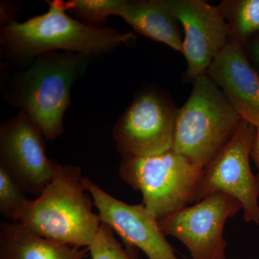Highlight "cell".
Returning <instances> with one entry per match:
<instances>
[{
	"mask_svg": "<svg viewBox=\"0 0 259 259\" xmlns=\"http://www.w3.org/2000/svg\"><path fill=\"white\" fill-rule=\"evenodd\" d=\"M49 10L23 23L16 20L2 25L0 56L12 67L28 68L45 53L63 51L88 57L110 54L122 46L135 44L133 32H120L110 26H91L66 14L65 1L47 2Z\"/></svg>",
	"mask_w": 259,
	"mask_h": 259,
	"instance_id": "1",
	"label": "cell"
},
{
	"mask_svg": "<svg viewBox=\"0 0 259 259\" xmlns=\"http://www.w3.org/2000/svg\"><path fill=\"white\" fill-rule=\"evenodd\" d=\"M90 59L70 51L42 54L28 68L10 76L5 100L26 114L46 140L54 141L64 132L71 88L86 72Z\"/></svg>",
	"mask_w": 259,
	"mask_h": 259,
	"instance_id": "2",
	"label": "cell"
},
{
	"mask_svg": "<svg viewBox=\"0 0 259 259\" xmlns=\"http://www.w3.org/2000/svg\"><path fill=\"white\" fill-rule=\"evenodd\" d=\"M82 177L79 166L57 163L51 183L37 199H29L18 222L51 241L88 247L101 222Z\"/></svg>",
	"mask_w": 259,
	"mask_h": 259,
	"instance_id": "3",
	"label": "cell"
},
{
	"mask_svg": "<svg viewBox=\"0 0 259 259\" xmlns=\"http://www.w3.org/2000/svg\"><path fill=\"white\" fill-rule=\"evenodd\" d=\"M193 82L188 100L177 111L172 150L203 170L242 120L207 74Z\"/></svg>",
	"mask_w": 259,
	"mask_h": 259,
	"instance_id": "4",
	"label": "cell"
},
{
	"mask_svg": "<svg viewBox=\"0 0 259 259\" xmlns=\"http://www.w3.org/2000/svg\"><path fill=\"white\" fill-rule=\"evenodd\" d=\"M202 171L171 149L152 156L122 158L118 175L141 192L145 207L160 220L193 203Z\"/></svg>",
	"mask_w": 259,
	"mask_h": 259,
	"instance_id": "5",
	"label": "cell"
},
{
	"mask_svg": "<svg viewBox=\"0 0 259 259\" xmlns=\"http://www.w3.org/2000/svg\"><path fill=\"white\" fill-rule=\"evenodd\" d=\"M178 108L163 90L140 91L112 127L122 158L144 157L172 149Z\"/></svg>",
	"mask_w": 259,
	"mask_h": 259,
	"instance_id": "6",
	"label": "cell"
},
{
	"mask_svg": "<svg viewBox=\"0 0 259 259\" xmlns=\"http://www.w3.org/2000/svg\"><path fill=\"white\" fill-rule=\"evenodd\" d=\"M256 127L242 120L236 133L204 168L193 203L216 192L236 199L245 222L259 226V180L250 168V151Z\"/></svg>",
	"mask_w": 259,
	"mask_h": 259,
	"instance_id": "7",
	"label": "cell"
},
{
	"mask_svg": "<svg viewBox=\"0 0 259 259\" xmlns=\"http://www.w3.org/2000/svg\"><path fill=\"white\" fill-rule=\"evenodd\" d=\"M241 210L234 197L216 192L158 220V224L165 236L185 245L192 259H227L225 226Z\"/></svg>",
	"mask_w": 259,
	"mask_h": 259,
	"instance_id": "8",
	"label": "cell"
},
{
	"mask_svg": "<svg viewBox=\"0 0 259 259\" xmlns=\"http://www.w3.org/2000/svg\"><path fill=\"white\" fill-rule=\"evenodd\" d=\"M44 139L40 129L20 110L0 125V165L34 195H40L51 183L57 165L48 158Z\"/></svg>",
	"mask_w": 259,
	"mask_h": 259,
	"instance_id": "9",
	"label": "cell"
},
{
	"mask_svg": "<svg viewBox=\"0 0 259 259\" xmlns=\"http://www.w3.org/2000/svg\"><path fill=\"white\" fill-rule=\"evenodd\" d=\"M82 183L93 197L100 222L111 227L127 248L141 249L148 259H179L158 220L144 204H129L119 200L88 177H82Z\"/></svg>",
	"mask_w": 259,
	"mask_h": 259,
	"instance_id": "10",
	"label": "cell"
},
{
	"mask_svg": "<svg viewBox=\"0 0 259 259\" xmlns=\"http://www.w3.org/2000/svg\"><path fill=\"white\" fill-rule=\"evenodd\" d=\"M168 7L183 27L182 54L187 63V79L206 74L232 37L231 27L218 7L202 0H167Z\"/></svg>",
	"mask_w": 259,
	"mask_h": 259,
	"instance_id": "11",
	"label": "cell"
},
{
	"mask_svg": "<svg viewBox=\"0 0 259 259\" xmlns=\"http://www.w3.org/2000/svg\"><path fill=\"white\" fill-rule=\"evenodd\" d=\"M206 74L222 90L241 120L259 127V75L241 42L231 37Z\"/></svg>",
	"mask_w": 259,
	"mask_h": 259,
	"instance_id": "12",
	"label": "cell"
},
{
	"mask_svg": "<svg viewBox=\"0 0 259 259\" xmlns=\"http://www.w3.org/2000/svg\"><path fill=\"white\" fill-rule=\"evenodd\" d=\"M89 248L51 241L30 231L21 223H0V259H84Z\"/></svg>",
	"mask_w": 259,
	"mask_h": 259,
	"instance_id": "13",
	"label": "cell"
},
{
	"mask_svg": "<svg viewBox=\"0 0 259 259\" xmlns=\"http://www.w3.org/2000/svg\"><path fill=\"white\" fill-rule=\"evenodd\" d=\"M118 16L138 33L182 53L180 22L167 0H125Z\"/></svg>",
	"mask_w": 259,
	"mask_h": 259,
	"instance_id": "14",
	"label": "cell"
},
{
	"mask_svg": "<svg viewBox=\"0 0 259 259\" xmlns=\"http://www.w3.org/2000/svg\"><path fill=\"white\" fill-rule=\"evenodd\" d=\"M218 8L231 27L232 38L241 44L259 31V0H226Z\"/></svg>",
	"mask_w": 259,
	"mask_h": 259,
	"instance_id": "15",
	"label": "cell"
},
{
	"mask_svg": "<svg viewBox=\"0 0 259 259\" xmlns=\"http://www.w3.org/2000/svg\"><path fill=\"white\" fill-rule=\"evenodd\" d=\"M125 0H70L65 1L66 11L85 25L102 26L111 15L118 16Z\"/></svg>",
	"mask_w": 259,
	"mask_h": 259,
	"instance_id": "16",
	"label": "cell"
},
{
	"mask_svg": "<svg viewBox=\"0 0 259 259\" xmlns=\"http://www.w3.org/2000/svg\"><path fill=\"white\" fill-rule=\"evenodd\" d=\"M25 190L4 166L0 165V213L9 221L18 222L29 199Z\"/></svg>",
	"mask_w": 259,
	"mask_h": 259,
	"instance_id": "17",
	"label": "cell"
},
{
	"mask_svg": "<svg viewBox=\"0 0 259 259\" xmlns=\"http://www.w3.org/2000/svg\"><path fill=\"white\" fill-rule=\"evenodd\" d=\"M111 227L101 223L96 236L88 248L92 259H134L124 249Z\"/></svg>",
	"mask_w": 259,
	"mask_h": 259,
	"instance_id": "18",
	"label": "cell"
},
{
	"mask_svg": "<svg viewBox=\"0 0 259 259\" xmlns=\"http://www.w3.org/2000/svg\"><path fill=\"white\" fill-rule=\"evenodd\" d=\"M250 158L254 162L255 167L258 170L257 177L259 180V127L255 129L254 139L250 151Z\"/></svg>",
	"mask_w": 259,
	"mask_h": 259,
	"instance_id": "19",
	"label": "cell"
},
{
	"mask_svg": "<svg viewBox=\"0 0 259 259\" xmlns=\"http://www.w3.org/2000/svg\"><path fill=\"white\" fill-rule=\"evenodd\" d=\"M252 51H253V57H254L255 61H256L259 66V39L253 44Z\"/></svg>",
	"mask_w": 259,
	"mask_h": 259,
	"instance_id": "20",
	"label": "cell"
}]
</instances>
